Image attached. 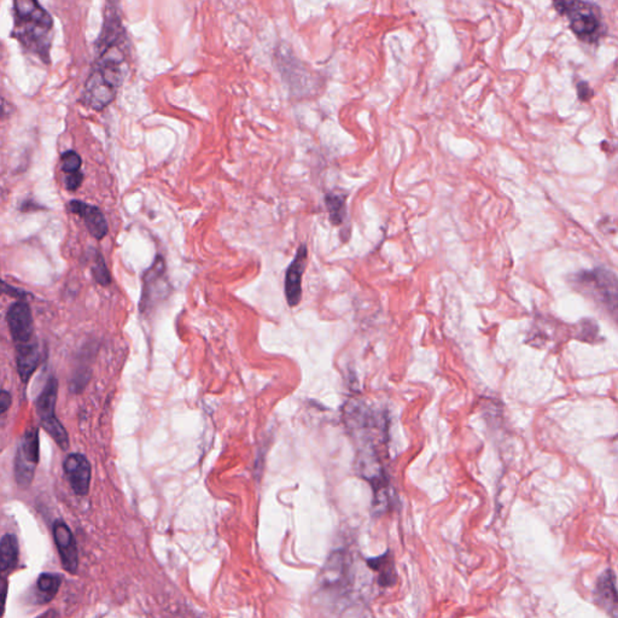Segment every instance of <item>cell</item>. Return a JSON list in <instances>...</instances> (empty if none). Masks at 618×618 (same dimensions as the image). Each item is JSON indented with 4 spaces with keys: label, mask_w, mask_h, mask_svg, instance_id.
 Here are the masks:
<instances>
[{
    "label": "cell",
    "mask_w": 618,
    "mask_h": 618,
    "mask_svg": "<svg viewBox=\"0 0 618 618\" xmlns=\"http://www.w3.org/2000/svg\"><path fill=\"white\" fill-rule=\"evenodd\" d=\"M0 114H1V108H0Z\"/></svg>",
    "instance_id": "obj_28"
},
{
    "label": "cell",
    "mask_w": 618,
    "mask_h": 618,
    "mask_svg": "<svg viewBox=\"0 0 618 618\" xmlns=\"http://www.w3.org/2000/svg\"><path fill=\"white\" fill-rule=\"evenodd\" d=\"M19 209L22 210V212H33V210H39L41 209V208H40V205L34 203L33 200H24V203L21 205Z\"/></svg>",
    "instance_id": "obj_27"
},
{
    "label": "cell",
    "mask_w": 618,
    "mask_h": 618,
    "mask_svg": "<svg viewBox=\"0 0 618 618\" xmlns=\"http://www.w3.org/2000/svg\"><path fill=\"white\" fill-rule=\"evenodd\" d=\"M367 564L372 570L378 572L377 580L382 587H393L396 583L397 574L395 569L394 561L390 556L389 552H386L383 556L368 559Z\"/></svg>",
    "instance_id": "obj_15"
},
{
    "label": "cell",
    "mask_w": 618,
    "mask_h": 618,
    "mask_svg": "<svg viewBox=\"0 0 618 618\" xmlns=\"http://www.w3.org/2000/svg\"><path fill=\"white\" fill-rule=\"evenodd\" d=\"M124 38L104 44L97 67L86 82L85 100L92 109L102 110L114 100L126 74Z\"/></svg>",
    "instance_id": "obj_1"
},
{
    "label": "cell",
    "mask_w": 618,
    "mask_h": 618,
    "mask_svg": "<svg viewBox=\"0 0 618 618\" xmlns=\"http://www.w3.org/2000/svg\"><path fill=\"white\" fill-rule=\"evenodd\" d=\"M6 321L16 346L35 339L33 315L27 302L19 301L11 306L6 314Z\"/></svg>",
    "instance_id": "obj_7"
},
{
    "label": "cell",
    "mask_w": 618,
    "mask_h": 618,
    "mask_svg": "<svg viewBox=\"0 0 618 618\" xmlns=\"http://www.w3.org/2000/svg\"><path fill=\"white\" fill-rule=\"evenodd\" d=\"M3 295H9L14 296V297H19V299H26V297H28V292H26V291L21 290V289H17V288H14V286L9 285L8 283H5L4 281H1L0 279V296Z\"/></svg>",
    "instance_id": "obj_22"
},
{
    "label": "cell",
    "mask_w": 618,
    "mask_h": 618,
    "mask_svg": "<svg viewBox=\"0 0 618 618\" xmlns=\"http://www.w3.org/2000/svg\"><path fill=\"white\" fill-rule=\"evenodd\" d=\"M561 14L568 15L570 27L577 38L593 43L601 32V16L597 6L582 0H565Z\"/></svg>",
    "instance_id": "obj_2"
},
{
    "label": "cell",
    "mask_w": 618,
    "mask_h": 618,
    "mask_svg": "<svg viewBox=\"0 0 618 618\" xmlns=\"http://www.w3.org/2000/svg\"><path fill=\"white\" fill-rule=\"evenodd\" d=\"M8 580L4 576L0 575V617L4 615L5 604H6V598H8Z\"/></svg>",
    "instance_id": "obj_24"
},
{
    "label": "cell",
    "mask_w": 618,
    "mask_h": 618,
    "mask_svg": "<svg viewBox=\"0 0 618 618\" xmlns=\"http://www.w3.org/2000/svg\"><path fill=\"white\" fill-rule=\"evenodd\" d=\"M577 285L590 294L598 303L616 313L617 309V279L612 272L598 268L594 271L583 272L576 277Z\"/></svg>",
    "instance_id": "obj_3"
},
{
    "label": "cell",
    "mask_w": 618,
    "mask_h": 618,
    "mask_svg": "<svg viewBox=\"0 0 618 618\" xmlns=\"http://www.w3.org/2000/svg\"><path fill=\"white\" fill-rule=\"evenodd\" d=\"M169 283L166 277V263L161 255H157L153 266L144 273L143 291L139 302L142 313H148L157 303L168 297Z\"/></svg>",
    "instance_id": "obj_4"
},
{
    "label": "cell",
    "mask_w": 618,
    "mask_h": 618,
    "mask_svg": "<svg viewBox=\"0 0 618 618\" xmlns=\"http://www.w3.org/2000/svg\"><path fill=\"white\" fill-rule=\"evenodd\" d=\"M61 163H62V171L67 174H71V173L80 171L82 161H81L79 153L69 150L67 153H63L61 157Z\"/></svg>",
    "instance_id": "obj_21"
},
{
    "label": "cell",
    "mask_w": 618,
    "mask_h": 618,
    "mask_svg": "<svg viewBox=\"0 0 618 618\" xmlns=\"http://www.w3.org/2000/svg\"><path fill=\"white\" fill-rule=\"evenodd\" d=\"M92 274L95 281L102 286H108L111 283V276H110L109 270L105 263L104 257L102 256V254L97 252L93 263H92Z\"/></svg>",
    "instance_id": "obj_20"
},
{
    "label": "cell",
    "mask_w": 618,
    "mask_h": 618,
    "mask_svg": "<svg viewBox=\"0 0 618 618\" xmlns=\"http://www.w3.org/2000/svg\"><path fill=\"white\" fill-rule=\"evenodd\" d=\"M307 257H308L307 245L301 244L296 252L294 260L286 270L284 291L288 305L290 307L299 306L302 299V276L306 271Z\"/></svg>",
    "instance_id": "obj_8"
},
{
    "label": "cell",
    "mask_w": 618,
    "mask_h": 618,
    "mask_svg": "<svg viewBox=\"0 0 618 618\" xmlns=\"http://www.w3.org/2000/svg\"><path fill=\"white\" fill-rule=\"evenodd\" d=\"M594 601L599 609L606 614L617 617V592H616V577L611 569L605 571L597 582L594 590Z\"/></svg>",
    "instance_id": "obj_12"
},
{
    "label": "cell",
    "mask_w": 618,
    "mask_h": 618,
    "mask_svg": "<svg viewBox=\"0 0 618 618\" xmlns=\"http://www.w3.org/2000/svg\"><path fill=\"white\" fill-rule=\"evenodd\" d=\"M57 395L58 381L55 377H51L46 382V386H44L43 391L39 395L37 404H35L40 422L56 417L55 409H56V404H57Z\"/></svg>",
    "instance_id": "obj_14"
},
{
    "label": "cell",
    "mask_w": 618,
    "mask_h": 618,
    "mask_svg": "<svg viewBox=\"0 0 618 618\" xmlns=\"http://www.w3.org/2000/svg\"><path fill=\"white\" fill-rule=\"evenodd\" d=\"M19 563V542L12 534H6L0 540V574L9 572Z\"/></svg>",
    "instance_id": "obj_16"
},
{
    "label": "cell",
    "mask_w": 618,
    "mask_h": 618,
    "mask_svg": "<svg viewBox=\"0 0 618 618\" xmlns=\"http://www.w3.org/2000/svg\"><path fill=\"white\" fill-rule=\"evenodd\" d=\"M84 180V174L80 171L71 173L66 176V186L69 191H75L80 187Z\"/></svg>",
    "instance_id": "obj_23"
},
{
    "label": "cell",
    "mask_w": 618,
    "mask_h": 618,
    "mask_svg": "<svg viewBox=\"0 0 618 618\" xmlns=\"http://www.w3.org/2000/svg\"><path fill=\"white\" fill-rule=\"evenodd\" d=\"M325 205L328 208V215H330V221L335 226H339L343 224V221L346 220L347 215V209H346V197L338 194H328L325 196Z\"/></svg>",
    "instance_id": "obj_18"
},
{
    "label": "cell",
    "mask_w": 618,
    "mask_h": 618,
    "mask_svg": "<svg viewBox=\"0 0 618 618\" xmlns=\"http://www.w3.org/2000/svg\"><path fill=\"white\" fill-rule=\"evenodd\" d=\"M53 538L61 556L63 569L75 575L79 568V553L77 541L67 524L57 521L53 524Z\"/></svg>",
    "instance_id": "obj_9"
},
{
    "label": "cell",
    "mask_w": 618,
    "mask_h": 618,
    "mask_svg": "<svg viewBox=\"0 0 618 618\" xmlns=\"http://www.w3.org/2000/svg\"><path fill=\"white\" fill-rule=\"evenodd\" d=\"M41 427L53 438V441L57 443L61 449L67 451L69 446H71L69 444L71 443L69 442V436H68L67 430L64 429L62 423L56 417L44 420V422H41Z\"/></svg>",
    "instance_id": "obj_19"
},
{
    "label": "cell",
    "mask_w": 618,
    "mask_h": 618,
    "mask_svg": "<svg viewBox=\"0 0 618 618\" xmlns=\"http://www.w3.org/2000/svg\"><path fill=\"white\" fill-rule=\"evenodd\" d=\"M15 10L26 26L27 38H41L53 28V17L38 4L37 0H15Z\"/></svg>",
    "instance_id": "obj_6"
},
{
    "label": "cell",
    "mask_w": 618,
    "mask_h": 618,
    "mask_svg": "<svg viewBox=\"0 0 618 618\" xmlns=\"http://www.w3.org/2000/svg\"><path fill=\"white\" fill-rule=\"evenodd\" d=\"M62 583V576L58 574L44 572L39 576L37 581V590L39 593L40 603H48L56 597L58 590Z\"/></svg>",
    "instance_id": "obj_17"
},
{
    "label": "cell",
    "mask_w": 618,
    "mask_h": 618,
    "mask_svg": "<svg viewBox=\"0 0 618 618\" xmlns=\"http://www.w3.org/2000/svg\"><path fill=\"white\" fill-rule=\"evenodd\" d=\"M577 95H579V98L581 100L586 102V100H590L593 97V91H592L587 82L582 81L577 85Z\"/></svg>",
    "instance_id": "obj_25"
},
{
    "label": "cell",
    "mask_w": 618,
    "mask_h": 618,
    "mask_svg": "<svg viewBox=\"0 0 618 618\" xmlns=\"http://www.w3.org/2000/svg\"><path fill=\"white\" fill-rule=\"evenodd\" d=\"M68 210L80 216L91 236L95 239H103L109 231L108 223L102 210L95 205H88L81 200H72L68 205Z\"/></svg>",
    "instance_id": "obj_11"
},
{
    "label": "cell",
    "mask_w": 618,
    "mask_h": 618,
    "mask_svg": "<svg viewBox=\"0 0 618 618\" xmlns=\"http://www.w3.org/2000/svg\"><path fill=\"white\" fill-rule=\"evenodd\" d=\"M39 430L30 428L26 431L15 459V477L19 487L27 488L33 480L35 467L39 464Z\"/></svg>",
    "instance_id": "obj_5"
},
{
    "label": "cell",
    "mask_w": 618,
    "mask_h": 618,
    "mask_svg": "<svg viewBox=\"0 0 618 618\" xmlns=\"http://www.w3.org/2000/svg\"><path fill=\"white\" fill-rule=\"evenodd\" d=\"M63 469L74 493L80 496L88 494L91 485V464L87 458L77 453L69 454L64 460Z\"/></svg>",
    "instance_id": "obj_10"
},
{
    "label": "cell",
    "mask_w": 618,
    "mask_h": 618,
    "mask_svg": "<svg viewBox=\"0 0 618 618\" xmlns=\"http://www.w3.org/2000/svg\"><path fill=\"white\" fill-rule=\"evenodd\" d=\"M12 402V397L9 391L6 390H0V415H3L5 412H8Z\"/></svg>",
    "instance_id": "obj_26"
},
{
    "label": "cell",
    "mask_w": 618,
    "mask_h": 618,
    "mask_svg": "<svg viewBox=\"0 0 618 618\" xmlns=\"http://www.w3.org/2000/svg\"><path fill=\"white\" fill-rule=\"evenodd\" d=\"M41 359V353L37 339L16 346V360L19 378L24 384L28 383L30 377L37 371Z\"/></svg>",
    "instance_id": "obj_13"
}]
</instances>
